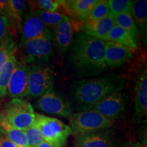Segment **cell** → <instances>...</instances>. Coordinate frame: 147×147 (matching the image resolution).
I'll use <instances>...</instances> for the list:
<instances>
[{
    "mask_svg": "<svg viewBox=\"0 0 147 147\" xmlns=\"http://www.w3.org/2000/svg\"><path fill=\"white\" fill-rule=\"evenodd\" d=\"M66 54L65 69L69 76L86 78L108 70L104 40L79 32L73 37Z\"/></svg>",
    "mask_w": 147,
    "mask_h": 147,
    "instance_id": "cell-1",
    "label": "cell"
},
{
    "mask_svg": "<svg viewBox=\"0 0 147 147\" xmlns=\"http://www.w3.org/2000/svg\"><path fill=\"white\" fill-rule=\"evenodd\" d=\"M125 84L123 77L116 74L79 79L68 85L67 98L72 110L87 111L110 93L122 91Z\"/></svg>",
    "mask_w": 147,
    "mask_h": 147,
    "instance_id": "cell-2",
    "label": "cell"
},
{
    "mask_svg": "<svg viewBox=\"0 0 147 147\" xmlns=\"http://www.w3.org/2000/svg\"><path fill=\"white\" fill-rule=\"evenodd\" d=\"M69 119V127L75 135L105 131L111 127L114 123L92 110L72 113Z\"/></svg>",
    "mask_w": 147,
    "mask_h": 147,
    "instance_id": "cell-3",
    "label": "cell"
},
{
    "mask_svg": "<svg viewBox=\"0 0 147 147\" xmlns=\"http://www.w3.org/2000/svg\"><path fill=\"white\" fill-rule=\"evenodd\" d=\"M35 123L40 129L44 141L56 147H63L72 134L70 127L59 119L36 113Z\"/></svg>",
    "mask_w": 147,
    "mask_h": 147,
    "instance_id": "cell-4",
    "label": "cell"
},
{
    "mask_svg": "<svg viewBox=\"0 0 147 147\" xmlns=\"http://www.w3.org/2000/svg\"><path fill=\"white\" fill-rule=\"evenodd\" d=\"M54 82V68L51 64L43 63L29 65L27 97L39 98L53 88Z\"/></svg>",
    "mask_w": 147,
    "mask_h": 147,
    "instance_id": "cell-5",
    "label": "cell"
},
{
    "mask_svg": "<svg viewBox=\"0 0 147 147\" xmlns=\"http://www.w3.org/2000/svg\"><path fill=\"white\" fill-rule=\"evenodd\" d=\"M8 122L14 127L25 131L33 125L36 113L32 104L23 99H12L4 105L2 110Z\"/></svg>",
    "mask_w": 147,
    "mask_h": 147,
    "instance_id": "cell-6",
    "label": "cell"
},
{
    "mask_svg": "<svg viewBox=\"0 0 147 147\" xmlns=\"http://www.w3.org/2000/svg\"><path fill=\"white\" fill-rule=\"evenodd\" d=\"M20 52L21 53V61L27 65L48 63L53 56L52 40L39 38L21 40Z\"/></svg>",
    "mask_w": 147,
    "mask_h": 147,
    "instance_id": "cell-7",
    "label": "cell"
},
{
    "mask_svg": "<svg viewBox=\"0 0 147 147\" xmlns=\"http://www.w3.org/2000/svg\"><path fill=\"white\" fill-rule=\"evenodd\" d=\"M35 105L45 113L65 118H69L73 112L67 97L55 91L53 88L38 98Z\"/></svg>",
    "mask_w": 147,
    "mask_h": 147,
    "instance_id": "cell-8",
    "label": "cell"
},
{
    "mask_svg": "<svg viewBox=\"0 0 147 147\" xmlns=\"http://www.w3.org/2000/svg\"><path fill=\"white\" fill-rule=\"evenodd\" d=\"M127 102V95L125 92H115L103 98L91 110L114 122L123 114Z\"/></svg>",
    "mask_w": 147,
    "mask_h": 147,
    "instance_id": "cell-9",
    "label": "cell"
},
{
    "mask_svg": "<svg viewBox=\"0 0 147 147\" xmlns=\"http://www.w3.org/2000/svg\"><path fill=\"white\" fill-rule=\"evenodd\" d=\"M29 65L21 60L16 61L7 87V95L12 99L27 97Z\"/></svg>",
    "mask_w": 147,
    "mask_h": 147,
    "instance_id": "cell-10",
    "label": "cell"
},
{
    "mask_svg": "<svg viewBox=\"0 0 147 147\" xmlns=\"http://www.w3.org/2000/svg\"><path fill=\"white\" fill-rule=\"evenodd\" d=\"M21 33V40L39 38H46L52 40V33L40 20L35 10H31L24 16Z\"/></svg>",
    "mask_w": 147,
    "mask_h": 147,
    "instance_id": "cell-11",
    "label": "cell"
},
{
    "mask_svg": "<svg viewBox=\"0 0 147 147\" xmlns=\"http://www.w3.org/2000/svg\"><path fill=\"white\" fill-rule=\"evenodd\" d=\"M133 52L125 46L105 41V61L108 68L115 69L124 65L133 57Z\"/></svg>",
    "mask_w": 147,
    "mask_h": 147,
    "instance_id": "cell-12",
    "label": "cell"
},
{
    "mask_svg": "<svg viewBox=\"0 0 147 147\" xmlns=\"http://www.w3.org/2000/svg\"><path fill=\"white\" fill-rule=\"evenodd\" d=\"M134 108L138 119L147 117V71L146 65L138 74L134 87Z\"/></svg>",
    "mask_w": 147,
    "mask_h": 147,
    "instance_id": "cell-13",
    "label": "cell"
},
{
    "mask_svg": "<svg viewBox=\"0 0 147 147\" xmlns=\"http://www.w3.org/2000/svg\"><path fill=\"white\" fill-rule=\"evenodd\" d=\"M51 33L52 42H54L56 50L61 54H66L74 37L72 21L67 16Z\"/></svg>",
    "mask_w": 147,
    "mask_h": 147,
    "instance_id": "cell-14",
    "label": "cell"
},
{
    "mask_svg": "<svg viewBox=\"0 0 147 147\" xmlns=\"http://www.w3.org/2000/svg\"><path fill=\"white\" fill-rule=\"evenodd\" d=\"M97 1V0H66L59 2L71 21L82 23L87 20L89 12Z\"/></svg>",
    "mask_w": 147,
    "mask_h": 147,
    "instance_id": "cell-15",
    "label": "cell"
},
{
    "mask_svg": "<svg viewBox=\"0 0 147 147\" xmlns=\"http://www.w3.org/2000/svg\"><path fill=\"white\" fill-rule=\"evenodd\" d=\"M74 147H117L115 139L108 130L75 135Z\"/></svg>",
    "mask_w": 147,
    "mask_h": 147,
    "instance_id": "cell-16",
    "label": "cell"
},
{
    "mask_svg": "<svg viewBox=\"0 0 147 147\" xmlns=\"http://www.w3.org/2000/svg\"><path fill=\"white\" fill-rule=\"evenodd\" d=\"M115 25L113 16L110 14L102 19L83 22L80 26V31L89 36L105 41L110 29Z\"/></svg>",
    "mask_w": 147,
    "mask_h": 147,
    "instance_id": "cell-17",
    "label": "cell"
},
{
    "mask_svg": "<svg viewBox=\"0 0 147 147\" xmlns=\"http://www.w3.org/2000/svg\"><path fill=\"white\" fill-rule=\"evenodd\" d=\"M27 9V3L23 0H9L4 16L10 24L11 35L21 32L22 23Z\"/></svg>",
    "mask_w": 147,
    "mask_h": 147,
    "instance_id": "cell-18",
    "label": "cell"
},
{
    "mask_svg": "<svg viewBox=\"0 0 147 147\" xmlns=\"http://www.w3.org/2000/svg\"><path fill=\"white\" fill-rule=\"evenodd\" d=\"M131 16L136 25L143 44L146 45L147 1L146 0L132 1Z\"/></svg>",
    "mask_w": 147,
    "mask_h": 147,
    "instance_id": "cell-19",
    "label": "cell"
},
{
    "mask_svg": "<svg viewBox=\"0 0 147 147\" xmlns=\"http://www.w3.org/2000/svg\"><path fill=\"white\" fill-rule=\"evenodd\" d=\"M0 132L18 147H28L25 132L12 126L5 118L2 110L0 111Z\"/></svg>",
    "mask_w": 147,
    "mask_h": 147,
    "instance_id": "cell-20",
    "label": "cell"
},
{
    "mask_svg": "<svg viewBox=\"0 0 147 147\" xmlns=\"http://www.w3.org/2000/svg\"><path fill=\"white\" fill-rule=\"evenodd\" d=\"M105 41L115 42L125 47L129 48L132 51L138 49V43L131 35L118 25H115L110 29Z\"/></svg>",
    "mask_w": 147,
    "mask_h": 147,
    "instance_id": "cell-21",
    "label": "cell"
},
{
    "mask_svg": "<svg viewBox=\"0 0 147 147\" xmlns=\"http://www.w3.org/2000/svg\"><path fill=\"white\" fill-rule=\"evenodd\" d=\"M16 53L9 59L0 71V98H4L7 95V87L17 61Z\"/></svg>",
    "mask_w": 147,
    "mask_h": 147,
    "instance_id": "cell-22",
    "label": "cell"
},
{
    "mask_svg": "<svg viewBox=\"0 0 147 147\" xmlns=\"http://www.w3.org/2000/svg\"><path fill=\"white\" fill-rule=\"evenodd\" d=\"M113 16L115 25L121 27V28L129 33L134 38V39L135 40V41L138 43L140 35L136 25L133 18H132L131 14H119Z\"/></svg>",
    "mask_w": 147,
    "mask_h": 147,
    "instance_id": "cell-23",
    "label": "cell"
},
{
    "mask_svg": "<svg viewBox=\"0 0 147 147\" xmlns=\"http://www.w3.org/2000/svg\"><path fill=\"white\" fill-rule=\"evenodd\" d=\"M40 20L50 31H53L55 27L63 21L67 15L58 12H47V11L35 10Z\"/></svg>",
    "mask_w": 147,
    "mask_h": 147,
    "instance_id": "cell-24",
    "label": "cell"
},
{
    "mask_svg": "<svg viewBox=\"0 0 147 147\" xmlns=\"http://www.w3.org/2000/svg\"><path fill=\"white\" fill-rule=\"evenodd\" d=\"M17 51L16 43L9 36L0 43V71L10 57Z\"/></svg>",
    "mask_w": 147,
    "mask_h": 147,
    "instance_id": "cell-25",
    "label": "cell"
},
{
    "mask_svg": "<svg viewBox=\"0 0 147 147\" xmlns=\"http://www.w3.org/2000/svg\"><path fill=\"white\" fill-rule=\"evenodd\" d=\"M109 15H110V12L108 0H97V3L89 12L86 21H96Z\"/></svg>",
    "mask_w": 147,
    "mask_h": 147,
    "instance_id": "cell-26",
    "label": "cell"
},
{
    "mask_svg": "<svg viewBox=\"0 0 147 147\" xmlns=\"http://www.w3.org/2000/svg\"><path fill=\"white\" fill-rule=\"evenodd\" d=\"M111 15L119 14H131L132 1L129 0H109L108 1Z\"/></svg>",
    "mask_w": 147,
    "mask_h": 147,
    "instance_id": "cell-27",
    "label": "cell"
},
{
    "mask_svg": "<svg viewBox=\"0 0 147 147\" xmlns=\"http://www.w3.org/2000/svg\"><path fill=\"white\" fill-rule=\"evenodd\" d=\"M28 147H37L44 141L43 136L39 127L34 123L25 131Z\"/></svg>",
    "mask_w": 147,
    "mask_h": 147,
    "instance_id": "cell-28",
    "label": "cell"
},
{
    "mask_svg": "<svg viewBox=\"0 0 147 147\" xmlns=\"http://www.w3.org/2000/svg\"><path fill=\"white\" fill-rule=\"evenodd\" d=\"M32 10H40L47 12H57L61 7L57 0H38L29 1Z\"/></svg>",
    "mask_w": 147,
    "mask_h": 147,
    "instance_id": "cell-29",
    "label": "cell"
},
{
    "mask_svg": "<svg viewBox=\"0 0 147 147\" xmlns=\"http://www.w3.org/2000/svg\"><path fill=\"white\" fill-rule=\"evenodd\" d=\"M11 35L10 24L6 17L0 15V43Z\"/></svg>",
    "mask_w": 147,
    "mask_h": 147,
    "instance_id": "cell-30",
    "label": "cell"
},
{
    "mask_svg": "<svg viewBox=\"0 0 147 147\" xmlns=\"http://www.w3.org/2000/svg\"><path fill=\"white\" fill-rule=\"evenodd\" d=\"M0 147H18L4 134L0 132Z\"/></svg>",
    "mask_w": 147,
    "mask_h": 147,
    "instance_id": "cell-31",
    "label": "cell"
},
{
    "mask_svg": "<svg viewBox=\"0 0 147 147\" xmlns=\"http://www.w3.org/2000/svg\"><path fill=\"white\" fill-rule=\"evenodd\" d=\"M9 0H0V15L4 16L8 8Z\"/></svg>",
    "mask_w": 147,
    "mask_h": 147,
    "instance_id": "cell-32",
    "label": "cell"
},
{
    "mask_svg": "<svg viewBox=\"0 0 147 147\" xmlns=\"http://www.w3.org/2000/svg\"><path fill=\"white\" fill-rule=\"evenodd\" d=\"M127 147H147L146 143H141L138 142H132L131 144H129Z\"/></svg>",
    "mask_w": 147,
    "mask_h": 147,
    "instance_id": "cell-33",
    "label": "cell"
},
{
    "mask_svg": "<svg viewBox=\"0 0 147 147\" xmlns=\"http://www.w3.org/2000/svg\"><path fill=\"white\" fill-rule=\"evenodd\" d=\"M37 147H56V146H53V145L49 144V143L45 142V141H43V142L40 143V144Z\"/></svg>",
    "mask_w": 147,
    "mask_h": 147,
    "instance_id": "cell-34",
    "label": "cell"
}]
</instances>
